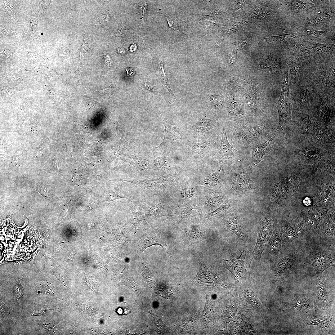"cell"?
I'll use <instances>...</instances> for the list:
<instances>
[{"instance_id": "6da1fadb", "label": "cell", "mask_w": 335, "mask_h": 335, "mask_svg": "<svg viewBox=\"0 0 335 335\" xmlns=\"http://www.w3.org/2000/svg\"><path fill=\"white\" fill-rule=\"evenodd\" d=\"M274 128L270 119L262 121L253 126L239 125L233 122L229 125L233 140L236 145L239 148H245L249 146L254 140L268 135Z\"/></svg>"}, {"instance_id": "7a4b0ae2", "label": "cell", "mask_w": 335, "mask_h": 335, "mask_svg": "<svg viewBox=\"0 0 335 335\" xmlns=\"http://www.w3.org/2000/svg\"><path fill=\"white\" fill-rule=\"evenodd\" d=\"M288 74H285L281 94L277 103L276 108L279 116V124L276 131L277 139L287 138L291 134L292 126V106L288 85Z\"/></svg>"}, {"instance_id": "3957f363", "label": "cell", "mask_w": 335, "mask_h": 335, "mask_svg": "<svg viewBox=\"0 0 335 335\" xmlns=\"http://www.w3.org/2000/svg\"><path fill=\"white\" fill-rule=\"evenodd\" d=\"M246 247L231 256L219 260V264L227 269L235 280L239 282L249 275L250 265L253 258L252 249Z\"/></svg>"}, {"instance_id": "277c9868", "label": "cell", "mask_w": 335, "mask_h": 335, "mask_svg": "<svg viewBox=\"0 0 335 335\" xmlns=\"http://www.w3.org/2000/svg\"><path fill=\"white\" fill-rule=\"evenodd\" d=\"M229 187L230 192L234 196L240 198L256 194L261 189L252 179L243 164L232 172Z\"/></svg>"}, {"instance_id": "5b68a950", "label": "cell", "mask_w": 335, "mask_h": 335, "mask_svg": "<svg viewBox=\"0 0 335 335\" xmlns=\"http://www.w3.org/2000/svg\"><path fill=\"white\" fill-rule=\"evenodd\" d=\"M179 172H175L157 178L139 180L114 179L110 181L126 182L139 186L143 191L144 197L160 195L164 192L176 181Z\"/></svg>"}, {"instance_id": "8992f818", "label": "cell", "mask_w": 335, "mask_h": 335, "mask_svg": "<svg viewBox=\"0 0 335 335\" xmlns=\"http://www.w3.org/2000/svg\"><path fill=\"white\" fill-rule=\"evenodd\" d=\"M276 139L277 133L274 128L266 136L257 139L250 144L252 157L248 168L249 174L253 172L267 155L271 153Z\"/></svg>"}, {"instance_id": "52a82bcc", "label": "cell", "mask_w": 335, "mask_h": 335, "mask_svg": "<svg viewBox=\"0 0 335 335\" xmlns=\"http://www.w3.org/2000/svg\"><path fill=\"white\" fill-rule=\"evenodd\" d=\"M335 250L313 248L304 254V261L314 268L318 277L328 268L335 266Z\"/></svg>"}, {"instance_id": "ba28073f", "label": "cell", "mask_w": 335, "mask_h": 335, "mask_svg": "<svg viewBox=\"0 0 335 335\" xmlns=\"http://www.w3.org/2000/svg\"><path fill=\"white\" fill-rule=\"evenodd\" d=\"M311 118L313 132L309 142L322 148L330 153L335 154L334 136L328 127L320 125L312 116Z\"/></svg>"}, {"instance_id": "9c48e42d", "label": "cell", "mask_w": 335, "mask_h": 335, "mask_svg": "<svg viewBox=\"0 0 335 335\" xmlns=\"http://www.w3.org/2000/svg\"><path fill=\"white\" fill-rule=\"evenodd\" d=\"M159 195L145 198L140 202L144 211L146 220L151 222L171 214V209L167 203L159 199Z\"/></svg>"}, {"instance_id": "30bf717a", "label": "cell", "mask_w": 335, "mask_h": 335, "mask_svg": "<svg viewBox=\"0 0 335 335\" xmlns=\"http://www.w3.org/2000/svg\"><path fill=\"white\" fill-rule=\"evenodd\" d=\"M242 97L244 100L247 119L248 117L257 118L261 116L264 109L259 86L252 81L250 89Z\"/></svg>"}, {"instance_id": "8fae6325", "label": "cell", "mask_w": 335, "mask_h": 335, "mask_svg": "<svg viewBox=\"0 0 335 335\" xmlns=\"http://www.w3.org/2000/svg\"><path fill=\"white\" fill-rule=\"evenodd\" d=\"M299 116V118L292 122L291 135L297 143L309 142L313 132V126L310 118V110L304 111Z\"/></svg>"}, {"instance_id": "7c38bea8", "label": "cell", "mask_w": 335, "mask_h": 335, "mask_svg": "<svg viewBox=\"0 0 335 335\" xmlns=\"http://www.w3.org/2000/svg\"><path fill=\"white\" fill-rule=\"evenodd\" d=\"M273 220L268 217L260 222L257 231L256 245L252 252L253 258L260 261L262 254L274 230Z\"/></svg>"}, {"instance_id": "4fadbf2b", "label": "cell", "mask_w": 335, "mask_h": 335, "mask_svg": "<svg viewBox=\"0 0 335 335\" xmlns=\"http://www.w3.org/2000/svg\"><path fill=\"white\" fill-rule=\"evenodd\" d=\"M230 95L224 107L227 120L241 125H246L247 117L244 102L239 97Z\"/></svg>"}, {"instance_id": "5bb4252c", "label": "cell", "mask_w": 335, "mask_h": 335, "mask_svg": "<svg viewBox=\"0 0 335 335\" xmlns=\"http://www.w3.org/2000/svg\"><path fill=\"white\" fill-rule=\"evenodd\" d=\"M221 143L219 149L216 152V158L219 160L232 164L241 161L244 154L241 151L234 148L229 143L226 134V128L223 127L221 133Z\"/></svg>"}, {"instance_id": "9a60e30c", "label": "cell", "mask_w": 335, "mask_h": 335, "mask_svg": "<svg viewBox=\"0 0 335 335\" xmlns=\"http://www.w3.org/2000/svg\"><path fill=\"white\" fill-rule=\"evenodd\" d=\"M298 143L299 145L295 149L294 154L306 163H316L329 153L322 148L308 142Z\"/></svg>"}, {"instance_id": "2e32d148", "label": "cell", "mask_w": 335, "mask_h": 335, "mask_svg": "<svg viewBox=\"0 0 335 335\" xmlns=\"http://www.w3.org/2000/svg\"><path fill=\"white\" fill-rule=\"evenodd\" d=\"M292 249L288 251L284 257L279 258L275 264V271L277 275L285 276L293 271L297 263L303 259L304 254Z\"/></svg>"}, {"instance_id": "e0dca14e", "label": "cell", "mask_w": 335, "mask_h": 335, "mask_svg": "<svg viewBox=\"0 0 335 335\" xmlns=\"http://www.w3.org/2000/svg\"><path fill=\"white\" fill-rule=\"evenodd\" d=\"M319 100L312 109V116L320 125L329 128L333 134L334 130L330 121L331 110L327 105L324 96L319 95Z\"/></svg>"}, {"instance_id": "ac0fdd59", "label": "cell", "mask_w": 335, "mask_h": 335, "mask_svg": "<svg viewBox=\"0 0 335 335\" xmlns=\"http://www.w3.org/2000/svg\"><path fill=\"white\" fill-rule=\"evenodd\" d=\"M222 222L226 228L235 234L240 240H246V235L238 212H232L226 215L223 218Z\"/></svg>"}, {"instance_id": "d6986e66", "label": "cell", "mask_w": 335, "mask_h": 335, "mask_svg": "<svg viewBox=\"0 0 335 335\" xmlns=\"http://www.w3.org/2000/svg\"><path fill=\"white\" fill-rule=\"evenodd\" d=\"M158 245L161 246L167 254L169 255L165 248L166 244L161 240V232L160 230H155L144 236L136 242L135 251L136 253L140 254L149 247L153 245Z\"/></svg>"}, {"instance_id": "ffe728a7", "label": "cell", "mask_w": 335, "mask_h": 335, "mask_svg": "<svg viewBox=\"0 0 335 335\" xmlns=\"http://www.w3.org/2000/svg\"><path fill=\"white\" fill-rule=\"evenodd\" d=\"M283 243V236L281 230L279 227H276L266 244V252L270 259L276 260L279 258Z\"/></svg>"}, {"instance_id": "44dd1931", "label": "cell", "mask_w": 335, "mask_h": 335, "mask_svg": "<svg viewBox=\"0 0 335 335\" xmlns=\"http://www.w3.org/2000/svg\"><path fill=\"white\" fill-rule=\"evenodd\" d=\"M251 85L249 79L243 76H231L228 80V85L233 93L231 95L236 96H242L249 91Z\"/></svg>"}, {"instance_id": "7402d4cb", "label": "cell", "mask_w": 335, "mask_h": 335, "mask_svg": "<svg viewBox=\"0 0 335 335\" xmlns=\"http://www.w3.org/2000/svg\"><path fill=\"white\" fill-rule=\"evenodd\" d=\"M128 207L132 214L130 222L134 226L136 232L141 228L146 220L144 210L140 202L128 200Z\"/></svg>"}, {"instance_id": "603a6c76", "label": "cell", "mask_w": 335, "mask_h": 335, "mask_svg": "<svg viewBox=\"0 0 335 335\" xmlns=\"http://www.w3.org/2000/svg\"><path fill=\"white\" fill-rule=\"evenodd\" d=\"M165 127V134L161 144L157 147L166 153V149L168 144H172L174 141L183 138V134L180 129L173 125H168L163 121Z\"/></svg>"}, {"instance_id": "cb8c5ba5", "label": "cell", "mask_w": 335, "mask_h": 335, "mask_svg": "<svg viewBox=\"0 0 335 335\" xmlns=\"http://www.w3.org/2000/svg\"><path fill=\"white\" fill-rule=\"evenodd\" d=\"M216 139L212 136L198 143H190L191 152L194 157L202 159L206 153L212 148Z\"/></svg>"}, {"instance_id": "d4e9b609", "label": "cell", "mask_w": 335, "mask_h": 335, "mask_svg": "<svg viewBox=\"0 0 335 335\" xmlns=\"http://www.w3.org/2000/svg\"><path fill=\"white\" fill-rule=\"evenodd\" d=\"M234 201L232 199L224 202L213 211L207 215L206 218L208 220H214L222 216L233 212L235 209Z\"/></svg>"}, {"instance_id": "484cf974", "label": "cell", "mask_w": 335, "mask_h": 335, "mask_svg": "<svg viewBox=\"0 0 335 335\" xmlns=\"http://www.w3.org/2000/svg\"><path fill=\"white\" fill-rule=\"evenodd\" d=\"M217 122L215 119L200 118L193 125L192 128L195 133L204 136L209 131L217 127Z\"/></svg>"}, {"instance_id": "4316f807", "label": "cell", "mask_w": 335, "mask_h": 335, "mask_svg": "<svg viewBox=\"0 0 335 335\" xmlns=\"http://www.w3.org/2000/svg\"><path fill=\"white\" fill-rule=\"evenodd\" d=\"M182 231L185 239L191 242L201 241L206 234V232L203 228L194 225Z\"/></svg>"}, {"instance_id": "83f0119b", "label": "cell", "mask_w": 335, "mask_h": 335, "mask_svg": "<svg viewBox=\"0 0 335 335\" xmlns=\"http://www.w3.org/2000/svg\"><path fill=\"white\" fill-rule=\"evenodd\" d=\"M158 13L167 20L170 28L174 30L180 31L183 35L186 34L187 25L186 21H183L176 17L167 15L161 13Z\"/></svg>"}, {"instance_id": "f1b7e54d", "label": "cell", "mask_w": 335, "mask_h": 335, "mask_svg": "<svg viewBox=\"0 0 335 335\" xmlns=\"http://www.w3.org/2000/svg\"><path fill=\"white\" fill-rule=\"evenodd\" d=\"M202 213L200 209L196 206H191L184 208L180 214V218L183 220L194 221L200 219Z\"/></svg>"}, {"instance_id": "f546056e", "label": "cell", "mask_w": 335, "mask_h": 335, "mask_svg": "<svg viewBox=\"0 0 335 335\" xmlns=\"http://www.w3.org/2000/svg\"><path fill=\"white\" fill-rule=\"evenodd\" d=\"M228 96L226 92L220 91L211 95L209 99L213 107L219 109L224 107Z\"/></svg>"}, {"instance_id": "4dcf8cb0", "label": "cell", "mask_w": 335, "mask_h": 335, "mask_svg": "<svg viewBox=\"0 0 335 335\" xmlns=\"http://www.w3.org/2000/svg\"><path fill=\"white\" fill-rule=\"evenodd\" d=\"M222 171V167H219L210 173L205 180V184L209 186L219 185L221 182Z\"/></svg>"}, {"instance_id": "1f68e13d", "label": "cell", "mask_w": 335, "mask_h": 335, "mask_svg": "<svg viewBox=\"0 0 335 335\" xmlns=\"http://www.w3.org/2000/svg\"><path fill=\"white\" fill-rule=\"evenodd\" d=\"M317 293L316 298L320 303L326 302L328 296L326 287L325 280L322 275L318 277L317 283Z\"/></svg>"}, {"instance_id": "d6a6232c", "label": "cell", "mask_w": 335, "mask_h": 335, "mask_svg": "<svg viewBox=\"0 0 335 335\" xmlns=\"http://www.w3.org/2000/svg\"><path fill=\"white\" fill-rule=\"evenodd\" d=\"M225 199L223 195L217 194L211 196L208 199L207 203L210 208L215 210L225 202Z\"/></svg>"}, {"instance_id": "836d02e7", "label": "cell", "mask_w": 335, "mask_h": 335, "mask_svg": "<svg viewBox=\"0 0 335 335\" xmlns=\"http://www.w3.org/2000/svg\"><path fill=\"white\" fill-rule=\"evenodd\" d=\"M286 305L300 310H306L310 306L309 303L306 299L299 298L286 303Z\"/></svg>"}, {"instance_id": "e575fe53", "label": "cell", "mask_w": 335, "mask_h": 335, "mask_svg": "<svg viewBox=\"0 0 335 335\" xmlns=\"http://www.w3.org/2000/svg\"><path fill=\"white\" fill-rule=\"evenodd\" d=\"M122 198H126L128 200L132 199L131 196L126 192L119 190H113L108 193L106 200L111 201Z\"/></svg>"}, {"instance_id": "d590c367", "label": "cell", "mask_w": 335, "mask_h": 335, "mask_svg": "<svg viewBox=\"0 0 335 335\" xmlns=\"http://www.w3.org/2000/svg\"><path fill=\"white\" fill-rule=\"evenodd\" d=\"M202 27L205 30V32L203 33L201 38L210 33L216 31L221 25L216 24L212 22L203 21L199 22Z\"/></svg>"}, {"instance_id": "8d00e7d4", "label": "cell", "mask_w": 335, "mask_h": 335, "mask_svg": "<svg viewBox=\"0 0 335 335\" xmlns=\"http://www.w3.org/2000/svg\"><path fill=\"white\" fill-rule=\"evenodd\" d=\"M290 70L291 81L293 83L296 82L298 79L300 73V66L299 65L293 63L288 62Z\"/></svg>"}, {"instance_id": "74e56055", "label": "cell", "mask_w": 335, "mask_h": 335, "mask_svg": "<svg viewBox=\"0 0 335 335\" xmlns=\"http://www.w3.org/2000/svg\"><path fill=\"white\" fill-rule=\"evenodd\" d=\"M154 164L156 168L162 170L168 166L169 162L166 157H159L154 160Z\"/></svg>"}, {"instance_id": "f35d334b", "label": "cell", "mask_w": 335, "mask_h": 335, "mask_svg": "<svg viewBox=\"0 0 335 335\" xmlns=\"http://www.w3.org/2000/svg\"><path fill=\"white\" fill-rule=\"evenodd\" d=\"M41 289L42 293L44 295L51 296L54 294L53 287L50 284H42Z\"/></svg>"}, {"instance_id": "ab89813d", "label": "cell", "mask_w": 335, "mask_h": 335, "mask_svg": "<svg viewBox=\"0 0 335 335\" xmlns=\"http://www.w3.org/2000/svg\"><path fill=\"white\" fill-rule=\"evenodd\" d=\"M109 20L108 15L106 13H103L97 17L96 21L99 24L105 26L108 24Z\"/></svg>"}, {"instance_id": "60d3db41", "label": "cell", "mask_w": 335, "mask_h": 335, "mask_svg": "<svg viewBox=\"0 0 335 335\" xmlns=\"http://www.w3.org/2000/svg\"><path fill=\"white\" fill-rule=\"evenodd\" d=\"M286 34H283L281 35L273 36L269 38H265L264 39L267 43L270 42H278L281 41L286 38Z\"/></svg>"}, {"instance_id": "b9f144b4", "label": "cell", "mask_w": 335, "mask_h": 335, "mask_svg": "<svg viewBox=\"0 0 335 335\" xmlns=\"http://www.w3.org/2000/svg\"><path fill=\"white\" fill-rule=\"evenodd\" d=\"M24 287L20 285H16L14 288V293L16 298L18 299L21 298L23 296Z\"/></svg>"}, {"instance_id": "7bdbcfd3", "label": "cell", "mask_w": 335, "mask_h": 335, "mask_svg": "<svg viewBox=\"0 0 335 335\" xmlns=\"http://www.w3.org/2000/svg\"><path fill=\"white\" fill-rule=\"evenodd\" d=\"M0 312L1 313L6 315H11V310L5 306L2 301L0 300Z\"/></svg>"}, {"instance_id": "ee69618b", "label": "cell", "mask_w": 335, "mask_h": 335, "mask_svg": "<svg viewBox=\"0 0 335 335\" xmlns=\"http://www.w3.org/2000/svg\"><path fill=\"white\" fill-rule=\"evenodd\" d=\"M127 31V29L123 25H119V28L113 38L116 36L124 37Z\"/></svg>"}, {"instance_id": "f6af8a7d", "label": "cell", "mask_w": 335, "mask_h": 335, "mask_svg": "<svg viewBox=\"0 0 335 335\" xmlns=\"http://www.w3.org/2000/svg\"><path fill=\"white\" fill-rule=\"evenodd\" d=\"M159 65V70L162 77L163 78V80L167 81L168 79L165 74L163 67V62L162 60H161L158 63Z\"/></svg>"}, {"instance_id": "bcb514c9", "label": "cell", "mask_w": 335, "mask_h": 335, "mask_svg": "<svg viewBox=\"0 0 335 335\" xmlns=\"http://www.w3.org/2000/svg\"><path fill=\"white\" fill-rule=\"evenodd\" d=\"M162 81H163V84L164 85V86L166 87L167 88V89L169 91V92H170V94L172 95V96L174 98V99H176V96L174 95L173 94V93H172V90H171V89L170 87V85H169V84L168 82H167V81H164V80H163Z\"/></svg>"}, {"instance_id": "7dc6e473", "label": "cell", "mask_w": 335, "mask_h": 335, "mask_svg": "<svg viewBox=\"0 0 335 335\" xmlns=\"http://www.w3.org/2000/svg\"><path fill=\"white\" fill-rule=\"evenodd\" d=\"M145 87L148 90L152 92H154V85L149 82L145 83Z\"/></svg>"}, {"instance_id": "c3c4849f", "label": "cell", "mask_w": 335, "mask_h": 335, "mask_svg": "<svg viewBox=\"0 0 335 335\" xmlns=\"http://www.w3.org/2000/svg\"><path fill=\"white\" fill-rule=\"evenodd\" d=\"M39 325L41 326L43 328L48 331H50L52 329V326L49 324L44 323L41 324V325Z\"/></svg>"}, {"instance_id": "681fc988", "label": "cell", "mask_w": 335, "mask_h": 335, "mask_svg": "<svg viewBox=\"0 0 335 335\" xmlns=\"http://www.w3.org/2000/svg\"><path fill=\"white\" fill-rule=\"evenodd\" d=\"M147 6L146 2H145V3H143L140 6V9H141V13L143 16L144 15L146 12Z\"/></svg>"}, {"instance_id": "f907efd6", "label": "cell", "mask_w": 335, "mask_h": 335, "mask_svg": "<svg viewBox=\"0 0 335 335\" xmlns=\"http://www.w3.org/2000/svg\"><path fill=\"white\" fill-rule=\"evenodd\" d=\"M126 70L127 72V75L128 76L133 75L135 74V71L131 68L128 67L126 69Z\"/></svg>"}, {"instance_id": "816d5d0a", "label": "cell", "mask_w": 335, "mask_h": 335, "mask_svg": "<svg viewBox=\"0 0 335 335\" xmlns=\"http://www.w3.org/2000/svg\"><path fill=\"white\" fill-rule=\"evenodd\" d=\"M104 55L105 56V62L108 65V66L109 67L111 66L110 58L109 56L107 54H104Z\"/></svg>"}, {"instance_id": "f5cc1de1", "label": "cell", "mask_w": 335, "mask_h": 335, "mask_svg": "<svg viewBox=\"0 0 335 335\" xmlns=\"http://www.w3.org/2000/svg\"><path fill=\"white\" fill-rule=\"evenodd\" d=\"M137 47L136 44L132 45L130 47L129 50L131 52L135 51L137 49Z\"/></svg>"}, {"instance_id": "db71d44e", "label": "cell", "mask_w": 335, "mask_h": 335, "mask_svg": "<svg viewBox=\"0 0 335 335\" xmlns=\"http://www.w3.org/2000/svg\"><path fill=\"white\" fill-rule=\"evenodd\" d=\"M304 203L306 205H309L311 204V200L309 198H306L304 200Z\"/></svg>"}, {"instance_id": "11a10c76", "label": "cell", "mask_w": 335, "mask_h": 335, "mask_svg": "<svg viewBox=\"0 0 335 335\" xmlns=\"http://www.w3.org/2000/svg\"><path fill=\"white\" fill-rule=\"evenodd\" d=\"M117 49L118 52L121 54L124 55L126 53L125 50L123 48L119 47Z\"/></svg>"}, {"instance_id": "9f6ffc18", "label": "cell", "mask_w": 335, "mask_h": 335, "mask_svg": "<svg viewBox=\"0 0 335 335\" xmlns=\"http://www.w3.org/2000/svg\"><path fill=\"white\" fill-rule=\"evenodd\" d=\"M42 34H43V33H42Z\"/></svg>"}]
</instances>
